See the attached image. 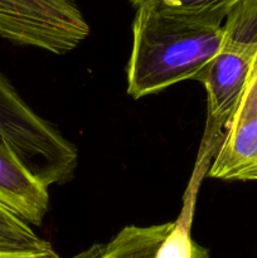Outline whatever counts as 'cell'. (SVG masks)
Here are the masks:
<instances>
[{"mask_svg": "<svg viewBox=\"0 0 257 258\" xmlns=\"http://www.w3.org/2000/svg\"><path fill=\"white\" fill-rule=\"evenodd\" d=\"M52 244L40 238L32 226L0 204V249L29 251L48 248Z\"/></svg>", "mask_w": 257, "mask_h": 258, "instance_id": "ba28073f", "label": "cell"}, {"mask_svg": "<svg viewBox=\"0 0 257 258\" xmlns=\"http://www.w3.org/2000/svg\"><path fill=\"white\" fill-rule=\"evenodd\" d=\"M257 55V0H237L223 25L221 47L203 80L207 121L196 174L217 155Z\"/></svg>", "mask_w": 257, "mask_h": 258, "instance_id": "7a4b0ae2", "label": "cell"}, {"mask_svg": "<svg viewBox=\"0 0 257 258\" xmlns=\"http://www.w3.org/2000/svg\"><path fill=\"white\" fill-rule=\"evenodd\" d=\"M194 201L185 203L176 222L154 226H127L105 243H95L71 258H209L190 237Z\"/></svg>", "mask_w": 257, "mask_h": 258, "instance_id": "5b68a950", "label": "cell"}, {"mask_svg": "<svg viewBox=\"0 0 257 258\" xmlns=\"http://www.w3.org/2000/svg\"><path fill=\"white\" fill-rule=\"evenodd\" d=\"M237 0H128L134 9L143 7H160L183 10L231 8Z\"/></svg>", "mask_w": 257, "mask_h": 258, "instance_id": "9c48e42d", "label": "cell"}, {"mask_svg": "<svg viewBox=\"0 0 257 258\" xmlns=\"http://www.w3.org/2000/svg\"><path fill=\"white\" fill-rule=\"evenodd\" d=\"M229 9H136L126 67L127 95L139 100L186 80L203 82L221 47Z\"/></svg>", "mask_w": 257, "mask_h": 258, "instance_id": "6da1fadb", "label": "cell"}, {"mask_svg": "<svg viewBox=\"0 0 257 258\" xmlns=\"http://www.w3.org/2000/svg\"><path fill=\"white\" fill-rule=\"evenodd\" d=\"M207 175L219 180L257 181V55Z\"/></svg>", "mask_w": 257, "mask_h": 258, "instance_id": "8992f818", "label": "cell"}, {"mask_svg": "<svg viewBox=\"0 0 257 258\" xmlns=\"http://www.w3.org/2000/svg\"><path fill=\"white\" fill-rule=\"evenodd\" d=\"M90 32L76 0H0V37L15 44L66 54Z\"/></svg>", "mask_w": 257, "mask_h": 258, "instance_id": "277c9868", "label": "cell"}, {"mask_svg": "<svg viewBox=\"0 0 257 258\" xmlns=\"http://www.w3.org/2000/svg\"><path fill=\"white\" fill-rule=\"evenodd\" d=\"M0 258H60L53 247L29 251H4L0 249Z\"/></svg>", "mask_w": 257, "mask_h": 258, "instance_id": "30bf717a", "label": "cell"}, {"mask_svg": "<svg viewBox=\"0 0 257 258\" xmlns=\"http://www.w3.org/2000/svg\"><path fill=\"white\" fill-rule=\"evenodd\" d=\"M0 204L29 226H40L49 208L48 186L0 141Z\"/></svg>", "mask_w": 257, "mask_h": 258, "instance_id": "52a82bcc", "label": "cell"}, {"mask_svg": "<svg viewBox=\"0 0 257 258\" xmlns=\"http://www.w3.org/2000/svg\"><path fill=\"white\" fill-rule=\"evenodd\" d=\"M0 141L50 186L75 176L78 150L48 120L40 117L0 73Z\"/></svg>", "mask_w": 257, "mask_h": 258, "instance_id": "3957f363", "label": "cell"}]
</instances>
